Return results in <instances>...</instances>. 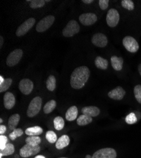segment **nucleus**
Here are the masks:
<instances>
[{"label":"nucleus","mask_w":141,"mask_h":158,"mask_svg":"<svg viewBox=\"0 0 141 158\" xmlns=\"http://www.w3.org/2000/svg\"><path fill=\"white\" fill-rule=\"evenodd\" d=\"M90 77V70L86 66L76 68L70 76V85L75 89L83 88Z\"/></svg>","instance_id":"f257e3e1"},{"label":"nucleus","mask_w":141,"mask_h":158,"mask_svg":"<svg viewBox=\"0 0 141 158\" xmlns=\"http://www.w3.org/2000/svg\"><path fill=\"white\" fill-rule=\"evenodd\" d=\"M42 106V98L39 96L34 98L29 103L27 111V115L32 118L39 113Z\"/></svg>","instance_id":"f03ea898"},{"label":"nucleus","mask_w":141,"mask_h":158,"mask_svg":"<svg viewBox=\"0 0 141 158\" xmlns=\"http://www.w3.org/2000/svg\"><path fill=\"white\" fill-rule=\"evenodd\" d=\"M79 31L80 26L78 22L74 20H72L67 23L66 27L63 29L62 34L63 36H65V37H70L79 33Z\"/></svg>","instance_id":"7ed1b4c3"},{"label":"nucleus","mask_w":141,"mask_h":158,"mask_svg":"<svg viewBox=\"0 0 141 158\" xmlns=\"http://www.w3.org/2000/svg\"><path fill=\"white\" fill-rule=\"evenodd\" d=\"M55 18L53 15H48L42 19L36 25V31L38 32H43L47 31L55 22Z\"/></svg>","instance_id":"20e7f679"},{"label":"nucleus","mask_w":141,"mask_h":158,"mask_svg":"<svg viewBox=\"0 0 141 158\" xmlns=\"http://www.w3.org/2000/svg\"><path fill=\"white\" fill-rule=\"evenodd\" d=\"M23 55V51L20 49H16L8 55L6 58V64L9 67H13L17 64Z\"/></svg>","instance_id":"39448f33"},{"label":"nucleus","mask_w":141,"mask_h":158,"mask_svg":"<svg viewBox=\"0 0 141 158\" xmlns=\"http://www.w3.org/2000/svg\"><path fill=\"white\" fill-rule=\"evenodd\" d=\"M41 148L39 146H31L30 144L26 143L20 149L19 154L22 157H29L34 156L39 152Z\"/></svg>","instance_id":"423d86ee"},{"label":"nucleus","mask_w":141,"mask_h":158,"mask_svg":"<svg viewBox=\"0 0 141 158\" xmlns=\"http://www.w3.org/2000/svg\"><path fill=\"white\" fill-rule=\"evenodd\" d=\"M35 20L34 18H29L27 20H25L23 23H22L19 27L17 28L16 31V35L18 37H21L26 34L29 30L34 25Z\"/></svg>","instance_id":"0eeeda50"},{"label":"nucleus","mask_w":141,"mask_h":158,"mask_svg":"<svg viewBox=\"0 0 141 158\" xmlns=\"http://www.w3.org/2000/svg\"><path fill=\"white\" fill-rule=\"evenodd\" d=\"M123 45L128 51L133 52V53L136 52L139 49L137 41L131 36H126L123 38Z\"/></svg>","instance_id":"6e6552de"},{"label":"nucleus","mask_w":141,"mask_h":158,"mask_svg":"<svg viewBox=\"0 0 141 158\" xmlns=\"http://www.w3.org/2000/svg\"><path fill=\"white\" fill-rule=\"evenodd\" d=\"M120 20V14L118 11L114 8L110 9L106 15V22L110 27H114L118 25Z\"/></svg>","instance_id":"1a4fd4ad"},{"label":"nucleus","mask_w":141,"mask_h":158,"mask_svg":"<svg viewBox=\"0 0 141 158\" xmlns=\"http://www.w3.org/2000/svg\"><path fill=\"white\" fill-rule=\"evenodd\" d=\"M93 158H117V152L113 148H103L95 152Z\"/></svg>","instance_id":"9d476101"},{"label":"nucleus","mask_w":141,"mask_h":158,"mask_svg":"<svg viewBox=\"0 0 141 158\" xmlns=\"http://www.w3.org/2000/svg\"><path fill=\"white\" fill-rule=\"evenodd\" d=\"M19 87L21 93L24 95L30 94L34 89V84L29 78H23L19 82Z\"/></svg>","instance_id":"9b49d317"},{"label":"nucleus","mask_w":141,"mask_h":158,"mask_svg":"<svg viewBox=\"0 0 141 158\" xmlns=\"http://www.w3.org/2000/svg\"><path fill=\"white\" fill-rule=\"evenodd\" d=\"M79 20L82 25L89 26L95 23L97 20V17L93 13H85L80 15Z\"/></svg>","instance_id":"f8f14e48"},{"label":"nucleus","mask_w":141,"mask_h":158,"mask_svg":"<svg viewBox=\"0 0 141 158\" xmlns=\"http://www.w3.org/2000/svg\"><path fill=\"white\" fill-rule=\"evenodd\" d=\"M92 43L99 48H105L108 44V39L106 36L102 33L95 34L92 38Z\"/></svg>","instance_id":"ddd939ff"},{"label":"nucleus","mask_w":141,"mask_h":158,"mask_svg":"<svg viewBox=\"0 0 141 158\" xmlns=\"http://www.w3.org/2000/svg\"><path fill=\"white\" fill-rule=\"evenodd\" d=\"M125 90L120 86L117 87L112 90L110 91L108 95V97L114 100H122L125 96Z\"/></svg>","instance_id":"4468645a"},{"label":"nucleus","mask_w":141,"mask_h":158,"mask_svg":"<svg viewBox=\"0 0 141 158\" xmlns=\"http://www.w3.org/2000/svg\"><path fill=\"white\" fill-rule=\"evenodd\" d=\"M4 106L7 110H11L14 107L15 104V98L14 95L10 92H7L3 97Z\"/></svg>","instance_id":"2eb2a0df"},{"label":"nucleus","mask_w":141,"mask_h":158,"mask_svg":"<svg viewBox=\"0 0 141 158\" xmlns=\"http://www.w3.org/2000/svg\"><path fill=\"white\" fill-rule=\"evenodd\" d=\"M70 142V137L67 135H63L56 141L55 146L58 149H62L67 147Z\"/></svg>","instance_id":"dca6fc26"},{"label":"nucleus","mask_w":141,"mask_h":158,"mask_svg":"<svg viewBox=\"0 0 141 158\" xmlns=\"http://www.w3.org/2000/svg\"><path fill=\"white\" fill-rule=\"evenodd\" d=\"M82 113L84 114L88 115L91 117H96L100 113V110L96 107L93 106H85L82 109Z\"/></svg>","instance_id":"f3484780"},{"label":"nucleus","mask_w":141,"mask_h":158,"mask_svg":"<svg viewBox=\"0 0 141 158\" xmlns=\"http://www.w3.org/2000/svg\"><path fill=\"white\" fill-rule=\"evenodd\" d=\"M111 63L112 67L116 71H120L122 70L123 59L121 57L113 56L111 58Z\"/></svg>","instance_id":"a211bd4d"},{"label":"nucleus","mask_w":141,"mask_h":158,"mask_svg":"<svg viewBox=\"0 0 141 158\" xmlns=\"http://www.w3.org/2000/svg\"><path fill=\"white\" fill-rule=\"evenodd\" d=\"M78 115V109L75 106L70 107L66 112L65 118L67 121L72 122L75 120Z\"/></svg>","instance_id":"6ab92c4d"},{"label":"nucleus","mask_w":141,"mask_h":158,"mask_svg":"<svg viewBox=\"0 0 141 158\" xmlns=\"http://www.w3.org/2000/svg\"><path fill=\"white\" fill-rule=\"evenodd\" d=\"M43 132V128L39 126H34L27 128L25 131V134L29 136H38L42 134Z\"/></svg>","instance_id":"aec40b11"},{"label":"nucleus","mask_w":141,"mask_h":158,"mask_svg":"<svg viewBox=\"0 0 141 158\" xmlns=\"http://www.w3.org/2000/svg\"><path fill=\"white\" fill-rule=\"evenodd\" d=\"M20 119V116L19 114H14L11 115L8 120V127L11 130H14L16 129L17 126L18 125Z\"/></svg>","instance_id":"412c9836"},{"label":"nucleus","mask_w":141,"mask_h":158,"mask_svg":"<svg viewBox=\"0 0 141 158\" xmlns=\"http://www.w3.org/2000/svg\"><path fill=\"white\" fill-rule=\"evenodd\" d=\"M96 67L101 70H106L108 67V61L107 60L102 58L101 56H97L96 58L95 61Z\"/></svg>","instance_id":"4be33fe9"},{"label":"nucleus","mask_w":141,"mask_h":158,"mask_svg":"<svg viewBox=\"0 0 141 158\" xmlns=\"http://www.w3.org/2000/svg\"><path fill=\"white\" fill-rule=\"evenodd\" d=\"M93 122L92 117L86 114H81L77 119V123L79 126H85Z\"/></svg>","instance_id":"5701e85b"},{"label":"nucleus","mask_w":141,"mask_h":158,"mask_svg":"<svg viewBox=\"0 0 141 158\" xmlns=\"http://www.w3.org/2000/svg\"><path fill=\"white\" fill-rule=\"evenodd\" d=\"M15 152V146L14 145L11 143H8L4 149L0 150V154L3 156H6L11 155Z\"/></svg>","instance_id":"b1692460"},{"label":"nucleus","mask_w":141,"mask_h":158,"mask_svg":"<svg viewBox=\"0 0 141 158\" xmlns=\"http://www.w3.org/2000/svg\"><path fill=\"white\" fill-rule=\"evenodd\" d=\"M56 101H55L53 99L50 100L47 103H46V104L44 105L43 111H44V113L49 114V113L52 112L56 108Z\"/></svg>","instance_id":"393cba45"},{"label":"nucleus","mask_w":141,"mask_h":158,"mask_svg":"<svg viewBox=\"0 0 141 158\" xmlns=\"http://www.w3.org/2000/svg\"><path fill=\"white\" fill-rule=\"evenodd\" d=\"M46 87L49 91H53L56 89V78L53 75H49L46 81Z\"/></svg>","instance_id":"a878e982"},{"label":"nucleus","mask_w":141,"mask_h":158,"mask_svg":"<svg viewBox=\"0 0 141 158\" xmlns=\"http://www.w3.org/2000/svg\"><path fill=\"white\" fill-rule=\"evenodd\" d=\"M25 142L31 146H39L41 142V139L38 136H29L25 139Z\"/></svg>","instance_id":"bb28decb"},{"label":"nucleus","mask_w":141,"mask_h":158,"mask_svg":"<svg viewBox=\"0 0 141 158\" xmlns=\"http://www.w3.org/2000/svg\"><path fill=\"white\" fill-rule=\"evenodd\" d=\"M55 128L56 130H61L65 126V121L61 116H56L53 121Z\"/></svg>","instance_id":"cd10ccee"},{"label":"nucleus","mask_w":141,"mask_h":158,"mask_svg":"<svg viewBox=\"0 0 141 158\" xmlns=\"http://www.w3.org/2000/svg\"><path fill=\"white\" fill-rule=\"evenodd\" d=\"M46 140L51 143H54L57 141V135L53 131H48L46 134Z\"/></svg>","instance_id":"c85d7f7f"},{"label":"nucleus","mask_w":141,"mask_h":158,"mask_svg":"<svg viewBox=\"0 0 141 158\" xmlns=\"http://www.w3.org/2000/svg\"><path fill=\"white\" fill-rule=\"evenodd\" d=\"M11 84H12L11 78H6L3 82L2 84H0V93H3V92H5L6 90H7L11 86Z\"/></svg>","instance_id":"c756f323"},{"label":"nucleus","mask_w":141,"mask_h":158,"mask_svg":"<svg viewBox=\"0 0 141 158\" xmlns=\"http://www.w3.org/2000/svg\"><path fill=\"white\" fill-rule=\"evenodd\" d=\"M23 134V131L21 128H16L14 130H13L11 133L9 135V138L11 140H15L17 137L22 136Z\"/></svg>","instance_id":"7c9ffc66"},{"label":"nucleus","mask_w":141,"mask_h":158,"mask_svg":"<svg viewBox=\"0 0 141 158\" xmlns=\"http://www.w3.org/2000/svg\"><path fill=\"white\" fill-rule=\"evenodd\" d=\"M30 2V7L34 9L42 8L45 5V1L44 0H32V1H27Z\"/></svg>","instance_id":"2f4dec72"},{"label":"nucleus","mask_w":141,"mask_h":158,"mask_svg":"<svg viewBox=\"0 0 141 158\" xmlns=\"http://www.w3.org/2000/svg\"><path fill=\"white\" fill-rule=\"evenodd\" d=\"M121 4L124 8L128 10L132 11L134 9V3L132 0H122Z\"/></svg>","instance_id":"473e14b6"},{"label":"nucleus","mask_w":141,"mask_h":158,"mask_svg":"<svg viewBox=\"0 0 141 158\" xmlns=\"http://www.w3.org/2000/svg\"><path fill=\"white\" fill-rule=\"evenodd\" d=\"M137 117H136L135 113H131L129 114L125 118V122L127 124H129V125L134 124L137 122Z\"/></svg>","instance_id":"72a5a7b5"},{"label":"nucleus","mask_w":141,"mask_h":158,"mask_svg":"<svg viewBox=\"0 0 141 158\" xmlns=\"http://www.w3.org/2000/svg\"><path fill=\"white\" fill-rule=\"evenodd\" d=\"M134 93L137 102L141 104V85H137L134 87Z\"/></svg>","instance_id":"f704fd0d"},{"label":"nucleus","mask_w":141,"mask_h":158,"mask_svg":"<svg viewBox=\"0 0 141 158\" xmlns=\"http://www.w3.org/2000/svg\"><path fill=\"white\" fill-rule=\"evenodd\" d=\"M8 139L7 137L4 135H0V150H3L6 147V144L8 143Z\"/></svg>","instance_id":"c9c22d12"},{"label":"nucleus","mask_w":141,"mask_h":158,"mask_svg":"<svg viewBox=\"0 0 141 158\" xmlns=\"http://www.w3.org/2000/svg\"><path fill=\"white\" fill-rule=\"evenodd\" d=\"M109 0H99V5L101 10H105L107 9L109 5Z\"/></svg>","instance_id":"e433bc0d"},{"label":"nucleus","mask_w":141,"mask_h":158,"mask_svg":"<svg viewBox=\"0 0 141 158\" xmlns=\"http://www.w3.org/2000/svg\"><path fill=\"white\" fill-rule=\"evenodd\" d=\"M6 131V127L5 125H0V134L3 135Z\"/></svg>","instance_id":"4c0bfd02"},{"label":"nucleus","mask_w":141,"mask_h":158,"mask_svg":"<svg viewBox=\"0 0 141 158\" xmlns=\"http://www.w3.org/2000/svg\"><path fill=\"white\" fill-rule=\"evenodd\" d=\"M82 2L85 4H91L94 2L93 0H82Z\"/></svg>","instance_id":"58836bf2"},{"label":"nucleus","mask_w":141,"mask_h":158,"mask_svg":"<svg viewBox=\"0 0 141 158\" xmlns=\"http://www.w3.org/2000/svg\"><path fill=\"white\" fill-rule=\"evenodd\" d=\"M3 37L2 36L0 37V48H2V46H3Z\"/></svg>","instance_id":"ea45409f"},{"label":"nucleus","mask_w":141,"mask_h":158,"mask_svg":"<svg viewBox=\"0 0 141 158\" xmlns=\"http://www.w3.org/2000/svg\"><path fill=\"white\" fill-rule=\"evenodd\" d=\"M5 79L1 75L0 76V84H2L4 81H5Z\"/></svg>","instance_id":"a19ab883"},{"label":"nucleus","mask_w":141,"mask_h":158,"mask_svg":"<svg viewBox=\"0 0 141 158\" xmlns=\"http://www.w3.org/2000/svg\"><path fill=\"white\" fill-rule=\"evenodd\" d=\"M138 70H139V72L140 75L141 76V63L139 64V67H138Z\"/></svg>","instance_id":"79ce46f5"},{"label":"nucleus","mask_w":141,"mask_h":158,"mask_svg":"<svg viewBox=\"0 0 141 158\" xmlns=\"http://www.w3.org/2000/svg\"><path fill=\"white\" fill-rule=\"evenodd\" d=\"M34 158H46V157L42 155H38V156H36Z\"/></svg>","instance_id":"37998d69"},{"label":"nucleus","mask_w":141,"mask_h":158,"mask_svg":"<svg viewBox=\"0 0 141 158\" xmlns=\"http://www.w3.org/2000/svg\"><path fill=\"white\" fill-rule=\"evenodd\" d=\"M85 158H93V156H91V155H89V154H87V155H86Z\"/></svg>","instance_id":"c03bdc74"},{"label":"nucleus","mask_w":141,"mask_h":158,"mask_svg":"<svg viewBox=\"0 0 141 158\" xmlns=\"http://www.w3.org/2000/svg\"><path fill=\"white\" fill-rule=\"evenodd\" d=\"M0 122H1V123H2V122H3V120H2V118H0Z\"/></svg>","instance_id":"a18cd8bd"},{"label":"nucleus","mask_w":141,"mask_h":158,"mask_svg":"<svg viewBox=\"0 0 141 158\" xmlns=\"http://www.w3.org/2000/svg\"><path fill=\"white\" fill-rule=\"evenodd\" d=\"M59 158H68V157H59Z\"/></svg>","instance_id":"49530a36"}]
</instances>
